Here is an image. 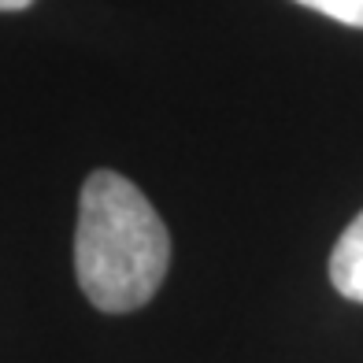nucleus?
<instances>
[{
	"label": "nucleus",
	"instance_id": "20e7f679",
	"mask_svg": "<svg viewBox=\"0 0 363 363\" xmlns=\"http://www.w3.org/2000/svg\"><path fill=\"white\" fill-rule=\"evenodd\" d=\"M30 4H34V0H0V11H23Z\"/></svg>",
	"mask_w": 363,
	"mask_h": 363
},
{
	"label": "nucleus",
	"instance_id": "f03ea898",
	"mask_svg": "<svg viewBox=\"0 0 363 363\" xmlns=\"http://www.w3.org/2000/svg\"><path fill=\"white\" fill-rule=\"evenodd\" d=\"M330 282L345 301L363 304V211L345 226V234L330 252Z\"/></svg>",
	"mask_w": 363,
	"mask_h": 363
},
{
	"label": "nucleus",
	"instance_id": "f257e3e1",
	"mask_svg": "<svg viewBox=\"0 0 363 363\" xmlns=\"http://www.w3.org/2000/svg\"><path fill=\"white\" fill-rule=\"evenodd\" d=\"M171 267V234L148 196L115 171H93L78 196L74 274L93 308L138 311Z\"/></svg>",
	"mask_w": 363,
	"mask_h": 363
},
{
	"label": "nucleus",
	"instance_id": "7ed1b4c3",
	"mask_svg": "<svg viewBox=\"0 0 363 363\" xmlns=\"http://www.w3.org/2000/svg\"><path fill=\"white\" fill-rule=\"evenodd\" d=\"M296 4L319 11V15H326V19H334V23L363 30V0H296Z\"/></svg>",
	"mask_w": 363,
	"mask_h": 363
}]
</instances>
